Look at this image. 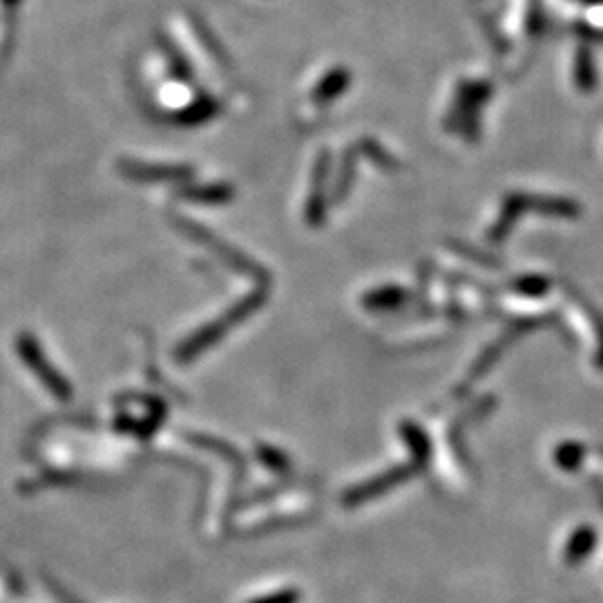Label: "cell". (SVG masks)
<instances>
[{
  "mask_svg": "<svg viewBox=\"0 0 603 603\" xmlns=\"http://www.w3.org/2000/svg\"><path fill=\"white\" fill-rule=\"evenodd\" d=\"M300 592L298 590H281V592H273L269 597H261V599H255L253 603H298Z\"/></svg>",
  "mask_w": 603,
  "mask_h": 603,
  "instance_id": "cell-1",
  "label": "cell"
}]
</instances>
